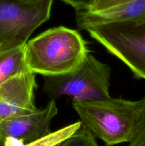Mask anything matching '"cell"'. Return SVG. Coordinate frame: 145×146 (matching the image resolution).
Wrapping results in <instances>:
<instances>
[{"mask_svg": "<svg viewBox=\"0 0 145 146\" xmlns=\"http://www.w3.org/2000/svg\"><path fill=\"white\" fill-rule=\"evenodd\" d=\"M24 53L28 69L45 77L74 71L86 58L89 50L78 31L60 26L28 40Z\"/></svg>", "mask_w": 145, "mask_h": 146, "instance_id": "cell-1", "label": "cell"}, {"mask_svg": "<svg viewBox=\"0 0 145 146\" xmlns=\"http://www.w3.org/2000/svg\"><path fill=\"white\" fill-rule=\"evenodd\" d=\"M72 108L94 136L106 146L129 143L134 129L137 101L109 98L92 101H72Z\"/></svg>", "mask_w": 145, "mask_h": 146, "instance_id": "cell-2", "label": "cell"}, {"mask_svg": "<svg viewBox=\"0 0 145 146\" xmlns=\"http://www.w3.org/2000/svg\"><path fill=\"white\" fill-rule=\"evenodd\" d=\"M110 66L88 54L74 71L44 77L43 91L54 101L63 96L78 102L104 99L110 97Z\"/></svg>", "mask_w": 145, "mask_h": 146, "instance_id": "cell-3", "label": "cell"}, {"mask_svg": "<svg viewBox=\"0 0 145 146\" xmlns=\"http://www.w3.org/2000/svg\"><path fill=\"white\" fill-rule=\"evenodd\" d=\"M85 30L124 63L134 77L145 80V23H107L90 26Z\"/></svg>", "mask_w": 145, "mask_h": 146, "instance_id": "cell-4", "label": "cell"}, {"mask_svg": "<svg viewBox=\"0 0 145 146\" xmlns=\"http://www.w3.org/2000/svg\"><path fill=\"white\" fill-rule=\"evenodd\" d=\"M53 0H0V51L26 45L51 17Z\"/></svg>", "mask_w": 145, "mask_h": 146, "instance_id": "cell-5", "label": "cell"}, {"mask_svg": "<svg viewBox=\"0 0 145 146\" xmlns=\"http://www.w3.org/2000/svg\"><path fill=\"white\" fill-rule=\"evenodd\" d=\"M57 114L55 101L51 100L42 109L0 121V146H25L46 136Z\"/></svg>", "mask_w": 145, "mask_h": 146, "instance_id": "cell-6", "label": "cell"}, {"mask_svg": "<svg viewBox=\"0 0 145 146\" xmlns=\"http://www.w3.org/2000/svg\"><path fill=\"white\" fill-rule=\"evenodd\" d=\"M36 74L30 71L18 74L0 86V121L38 110L35 105Z\"/></svg>", "mask_w": 145, "mask_h": 146, "instance_id": "cell-7", "label": "cell"}, {"mask_svg": "<svg viewBox=\"0 0 145 146\" xmlns=\"http://www.w3.org/2000/svg\"><path fill=\"white\" fill-rule=\"evenodd\" d=\"M124 21L145 23V0H132L100 11L76 12L77 26L82 30L97 24Z\"/></svg>", "mask_w": 145, "mask_h": 146, "instance_id": "cell-8", "label": "cell"}, {"mask_svg": "<svg viewBox=\"0 0 145 146\" xmlns=\"http://www.w3.org/2000/svg\"><path fill=\"white\" fill-rule=\"evenodd\" d=\"M25 45L0 51V86L18 74L28 71Z\"/></svg>", "mask_w": 145, "mask_h": 146, "instance_id": "cell-9", "label": "cell"}, {"mask_svg": "<svg viewBox=\"0 0 145 146\" xmlns=\"http://www.w3.org/2000/svg\"><path fill=\"white\" fill-rule=\"evenodd\" d=\"M81 126L82 123L80 121H78L63 127L55 132H51L46 136L25 146H54L72 135Z\"/></svg>", "mask_w": 145, "mask_h": 146, "instance_id": "cell-10", "label": "cell"}, {"mask_svg": "<svg viewBox=\"0 0 145 146\" xmlns=\"http://www.w3.org/2000/svg\"><path fill=\"white\" fill-rule=\"evenodd\" d=\"M128 146H145V97L137 101L134 129Z\"/></svg>", "mask_w": 145, "mask_h": 146, "instance_id": "cell-11", "label": "cell"}, {"mask_svg": "<svg viewBox=\"0 0 145 146\" xmlns=\"http://www.w3.org/2000/svg\"><path fill=\"white\" fill-rule=\"evenodd\" d=\"M55 146H100L93 134L86 128L82 126L72 135L61 141Z\"/></svg>", "mask_w": 145, "mask_h": 146, "instance_id": "cell-12", "label": "cell"}, {"mask_svg": "<svg viewBox=\"0 0 145 146\" xmlns=\"http://www.w3.org/2000/svg\"><path fill=\"white\" fill-rule=\"evenodd\" d=\"M132 0H95L90 10L87 11H100L123 4Z\"/></svg>", "mask_w": 145, "mask_h": 146, "instance_id": "cell-13", "label": "cell"}, {"mask_svg": "<svg viewBox=\"0 0 145 146\" xmlns=\"http://www.w3.org/2000/svg\"><path fill=\"white\" fill-rule=\"evenodd\" d=\"M71 6L78 11H87L90 10L95 0H61Z\"/></svg>", "mask_w": 145, "mask_h": 146, "instance_id": "cell-14", "label": "cell"}, {"mask_svg": "<svg viewBox=\"0 0 145 146\" xmlns=\"http://www.w3.org/2000/svg\"><path fill=\"white\" fill-rule=\"evenodd\" d=\"M18 1H25V2H32V1H39V0H18Z\"/></svg>", "mask_w": 145, "mask_h": 146, "instance_id": "cell-15", "label": "cell"}, {"mask_svg": "<svg viewBox=\"0 0 145 146\" xmlns=\"http://www.w3.org/2000/svg\"><path fill=\"white\" fill-rule=\"evenodd\" d=\"M54 146H55V145H54Z\"/></svg>", "mask_w": 145, "mask_h": 146, "instance_id": "cell-16", "label": "cell"}]
</instances>
